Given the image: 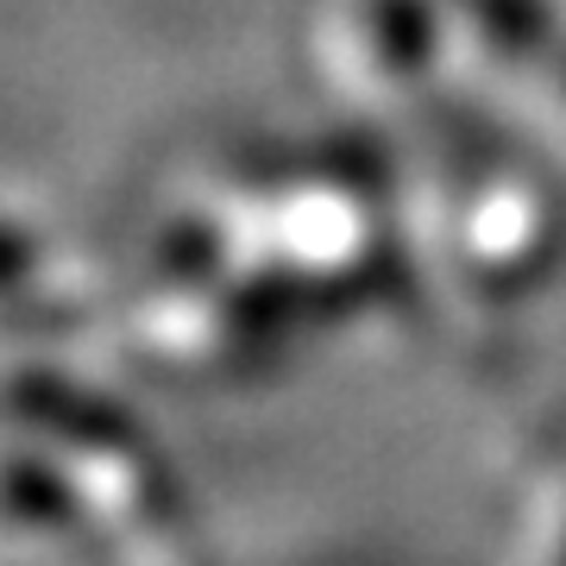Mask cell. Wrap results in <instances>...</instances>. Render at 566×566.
Segmentation results:
<instances>
[{
	"mask_svg": "<svg viewBox=\"0 0 566 566\" xmlns=\"http://www.w3.org/2000/svg\"><path fill=\"white\" fill-rule=\"evenodd\" d=\"M542 516H535V535H528V554L542 566H566V472L542 491Z\"/></svg>",
	"mask_w": 566,
	"mask_h": 566,
	"instance_id": "2",
	"label": "cell"
},
{
	"mask_svg": "<svg viewBox=\"0 0 566 566\" xmlns=\"http://www.w3.org/2000/svg\"><path fill=\"white\" fill-rule=\"evenodd\" d=\"M479 7V20H485L491 39H504V44H535L542 39V0H472Z\"/></svg>",
	"mask_w": 566,
	"mask_h": 566,
	"instance_id": "1",
	"label": "cell"
}]
</instances>
